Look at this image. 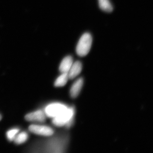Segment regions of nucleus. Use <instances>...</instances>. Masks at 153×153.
Segmentation results:
<instances>
[{
    "mask_svg": "<svg viewBox=\"0 0 153 153\" xmlns=\"http://www.w3.org/2000/svg\"><path fill=\"white\" fill-rule=\"evenodd\" d=\"M75 111L74 108L68 107L63 113L57 117L53 118L52 123L57 126H66V127L69 128L73 123Z\"/></svg>",
    "mask_w": 153,
    "mask_h": 153,
    "instance_id": "obj_1",
    "label": "nucleus"
},
{
    "mask_svg": "<svg viewBox=\"0 0 153 153\" xmlns=\"http://www.w3.org/2000/svg\"><path fill=\"white\" fill-rule=\"evenodd\" d=\"M92 43V38L90 33H86L83 34L76 45L77 55L80 57L86 56L90 51Z\"/></svg>",
    "mask_w": 153,
    "mask_h": 153,
    "instance_id": "obj_2",
    "label": "nucleus"
},
{
    "mask_svg": "<svg viewBox=\"0 0 153 153\" xmlns=\"http://www.w3.org/2000/svg\"><path fill=\"white\" fill-rule=\"evenodd\" d=\"M68 108L66 105L62 103H52L46 107L45 109V114L48 117L53 118L63 113Z\"/></svg>",
    "mask_w": 153,
    "mask_h": 153,
    "instance_id": "obj_3",
    "label": "nucleus"
},
{
    "mask_svg": "<svg viewBox=\"0 0 153 153\" xmlns=\"http://www.w3.org/2000/svg\"><path fill=\"white\" fill-rule=\"evenodd\" d=\"M29 130L33 133L44 136H49L54 134L52 128L45 126L31 125L29 126Z\"/></svg>",
    "mask_w": 153,
    "mask_h": 153,
    "instance_id": "obj_4",
    "label": "nucleus"
},
{
    "mask_svg": "<svg viewBox=\"0 0 153 153\" xmlns=\"http://www.w3.org/2000/svg\"><path fill=\"white\" fill-rule=\"evenodd\" d=\"M25 118L28 121L44 123L46 120V114L42 111L38 110L26 115Z\"/></svg>",
    "mask_w": 153,
    "mask_h": 153,
    "instance_id": "obj_5",
    "label": "nucleus"
},
{
    "mask_svg": "<svg viewBox=\"0 0 153 153\" xmlns=\"http://www.w3.org/2000/svg\"><path fill=\"white\" fill-rule=\"evenodd\" d=\"M82 70V64L80 61H76L73 63L68 72L69 79L75 78L80 74Z\"/></svg>",
    "mask_w": 153,
    "mask_h": 153,
    "instance_id": "obj_6",
    "label": "nucleus"
},
{
    "mask_svg": "<svg viewBox=\"0 0 153 153\" xmlns=\"http://www.w3.org/2000/svg\"><path fill=\"white\" fill-rule=\"evenodd\" d=\"M83 84V79L79 78L73 83L70 89V95L72 98H76L79 95Z\"/></svg>",
    "mask_w": 153,
    "mask_h": 153,
    "instance_id": "obj_7",
    "label": "nucleus"
},
{
    "mask_svg": "<svg viewBox=\"0 0 153 153\" xmlns=\"http://www.w3.org/2000/svg\"><path fill=\"white\" fill-rule=\"evenodd\" d=\"M73 63V58L71 56L64 57L60 63L59 70L61 73H68Z\"/></svg>",
    "mask_w": 153,
    "mask_h": 153,
    "instance_id": "obj_8",
    "label": "nucleus"
},
{
    "mask_svg": "<svg viewBox=\"0 0 153 153\" xmlns=\"http://www.w3.org/2000/svg\"><path fill=\"white\" fill-rule=\"evenodd\" d=\"M99 6L102 10L107 13L112 12L113 8L109 0H98Z\"/></svg>",
    "mask_w": 153,
    "mask_h": 153,
    "instance_id": "obj_9",
    "label": "nucleus"
},
{
    "mask_svg": "<svg viewBox=\"0 0 153 153\" xmlns=\"http://www.w3.org/2000/svg\"><path fill=\"white\" fill-rule=\"evenodd\" d=\"M68 73H62V74L59 77H57L55 82V85L56 87H62L64 86L68 79Z\"/></svg>",
    "mask_w": 153,
    "mask_h": 153,
    "instance_id": "obj_10",
    "label": "nucleus"
},
{
    "mask_svg": "<svg viewBox=\"0 0 153 153\" xmlns=\"http://www.w3.org/2000/svg\"><path fill=\"white\" fill-rule=\"evenodd\" d=\"M28 138V134L26 132H22L16 135L14 141L17 144H21L25 143L27 140Z\"/></svg>",
    "mask_w": 153,
    "mask_h": 153,
    "instance_id": "obj_11",
    "label": "nucleus"
},
{
    "mask_svg": "<svg viewBox=\"0 0 153 153\" xmlns=\"http://www.w3.org/2000/svg\"><path fill=\"white\" fill-rule=\"evenodd\" d=\"M19 131V130L18 129H13L7 132V137L8 140L10 141L14 140V139L16 137Z\"/></svg>",
    "mask_w": 153,
    "mask_h": 153,
    "instance_id": "obj_12",
    "label": "nucleus"
},
{
    "mask_svg": "<svg viewBox=\"0 0 153 153\" xmlns=\"http://www.w3.org/2000/svg\"><path fill=\"white\" fill-rule=\"evenodd\" d=\"M2 119V116L1 115V114H0V121Z\"/></svg>",
    "mask_w": 153,
    "mask_h": 153,
    "instance_id": "obj_13",
    "label": "nucleus"
}]
</instances>
